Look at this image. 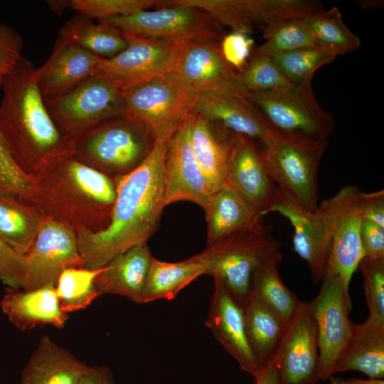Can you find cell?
<instances>
[{
	"label": "cell",
	"mask_w": 384,
	"mask_h": 384,
	"mask_svg": "<svg viewBox=\"0 0 384 384\" xmlns=\"http://www.w3.org/2000/svg\"><path fill=\"white\" fill-rule=\"evenodd\" d=\"M318 295L310 302L317 328L320 380L332 369L350 338L354 323L348 318L352 306L348 290L336 274L326 272Z\"/></svg>",
	"instance_id": "12"
},
{
	"label": "cell",
	"mask_w": 384,
	"mask_h": 384,
	"mask_svg": "<svg viewBox=\"0 0 384 384\" xmlns=\"http://www.w3.org/2000/svg\"><path fill=\"white\" fill-rule=\"evenodd\" d=\"M303 19L315 46L335 58L353 52L361 46L360 38L345 24L337 6Z\"/></svg>",
	"instance_id": "33"
},
{
	"label": "cell",
	"mask_w": 384,
	"mask_h": 384,
	"mask_svg": "<svg viewBox=\"0 0 384 384\" xmlns=\"http://www.w3.org/2000/svg\"><path fill=\"white\" fill-rule=\"evenodd\" d=\"M357 370L369 379L384 377V321L369 317L354 324L353 332L332 369V375Z\"/></svg>",
	"instance_id": "26"
},
{
	"label": "cell",
	"mask_w": 384,
	"mask_h": 384,
	"mask_svg": "<svg viewBox=\"0 0 384 384\" xmlns=\"http://www.w3.org/2000/svg\"><path fill=\"white\" fill-rule=\"evenodd\" d=\"M94 19L78 13L59 31L56 42L76 46L103 59L111 58L124 50V33L105 20Z\"/></svg>",
	"instance_id": "31"
},
{
	"label": "cell",
	"mask_w": 384,
	"mask_h": 384,
	"mask_svg": "<svg viewBox=\"0 0 384 384\" xmlns=\"http://www.w3.org/2000/svg\"><path fill=\"white\" fill-rule=\"evenodd\" d=\"M204 211L207 247L264 218L239 191L228 184L210 196Z\"/></svg>",
	"instance_id": "28"
},
{
	"label": "cell",
	"mask_w": 384,
	"mask_h": 384,
	"mask_svg": "<svg viewBox=\"0 0 384 384\" xmlns=\"http://www.w3.org/2000/svg\"><path fill=\"white\" fill-rule=\"evenodd\" d=\"M222 55L238 75L246 67L254 50L250 35L231 31L225 34L220 43Z\"/></svg>",
	"instance_id": "44"
},
{
	"label": "cell",
	"mask_w": 384,
	"mask_h": 384,
	"mask_svg": "<svg viewBox=\"0 0 384 384\" xmlns=\"http://www.w3.org/2000/svg\"><path fill=\"white\" fill-rule=\"evenodd\" d=\"M207 12L219 25L232 31L251 35L255 27L250 22L243 0H180Z\"/></svg>",
	"instance_id": "40"
},
{
	"label": "cell",
	"mask_w": 384,
	"mask_h": 384,
	"mask_svg": "<svg viewBox=\"0 0 384 384\" xmlns=\"http://www.w3.org/2000/svg\"><path fill=\"white\" fill-rule=\"evenodd\" d=\"M227 184L239 191L262 216L271 212L280 198V190L269 176L260 143L235 134L228 160Z\"/></svg>",
	"instance_id": "17"
},
{
	"label": "cell",
	"mask_w": 384,
	"mask_h": 384,
	"mask_svg": "<svg viewBox=\"0 0 384 384\" xmlns=\"http://www.w3.org/2000/svg\"><path fill=\"white\" fill-rule=\"evenodd\" d=\"M249 92H265L285 87L292 83L273 59L255 48L244 70L237 76Z\"/></svg>",
	"instance_id": "38"
},
{
	"label": "cell",
	"mask_w": 384,
	"mask_h": 384,
	"mask_svg": "<svg viewBox=\"0 0 384 384\" xmlns=\"http://www.w3.org/2000/svg\"><path fill=\"white\" fill-rule=\"evenodd\" d=\"M156 0H68V9L90 18L106 20L156 6Z\"/></svg>",
	"instance_id": "41"
},
{
	"label": "cell",
	"mask_w": 384,
	"mask_h": 384,
	"mask_svg": "<svg viewBox=\"0 0 384 384\" xmlns=\"http://www.w3.org/2000/svg\"><path fill=\"white\" fill-rule=\"evenodd\" d=\"M198 95L171 72L123 91L126 115L149 126L158 140H168L178 129Z\"/></svg>",
	"instance_id": "9"
},
{
	"label": "cell",
	"mask_w": 384,
	"mask_h": 384,
	"mask_svg": "<svg viewBox=\"0 0 384 384\" xmlns=\"http://www.w3.org/2000/svg\"><path fill=\"white\" fill-rule=\"evenodd\" d=\"M0 134L18 166L32 176L47 160L72 146L51 119L36 69L23 57L2 82Z\"/></svg>",
	"instance_id": "3"
},
{
	"label": "cell",
	"mask_w": 384,
	"mask_h": 384,
	"mask_svg": "<svg viewBox=\"0 0 384 384\" xmlns=\"http://www.w3.org/2000/svg\"><path fill=\"white\" fill-rule=\"evenodd\" d=\"M23 40L17 31L0 23V89L5 77L14 70L23 58Z\"/></svg>",
	"instance_id": "45"
},
{
	"label": "cell",
	"mask_w": 384,
	"mask_h": 384,
	"mask_svg": "<svg viewBox=\"0 0 384 384\" xmlns=\"http://www.w3.org/2000/svg\"><path fill=\"white\" fill-rule=\"evenodd\" d=\"M214 257L213 246L184 260L175 262L153 257L143 294V303L173 300L186 286L203 274H208Z\"/></svg>",
	"instance_id": "25"
},
{
	"label": "cell",
	"mask_w": 384,
	"mask_h": 384,
	"mask_svg": "<svg viewBox=\"0 0 384 384\" xmlns=\"http://www.w3.org/2000/svg\"><path fill=\"white\" fill-rule=\"evenodd\" d=\"M213 278L214 289L205 324L225 350L235 359L240 369L255 379L260 375L264 366L255 357L249 345L245 331L244 306L220 279Z\"/></svg>",
	"instance_id": "19"
},
{
	"label": "cell",
	"mask_w": 384,
	"mask_h": 384,
	"mask_svg": "<svg viewBox=\"0 0 384 384\" xmlns=\"http://www.w3.org/2000/svg\"><path fill=\"white\" fill-rule=\"evenodd\" d=\"M369 317L384 321V258L363 257L359 263Z\"/></svg>",
	"instance_id": "42"
},
{
	"label": "cell",
	"mask_w": 384,
	"mask_h": 384,
	"mask_svg": "<svg viewBox=\"0 0 384 384\" xmlns=\"http://www.w3.org/2000/svg\"><path fill=\"white\" fill-rule=\"evenodd\" d=\"M153 255L147 242L135 245L106 264L95 279L100 295L117 294L143 303L144 289Z\"/></svg>",
	"instance_id": "24"
},
{
	"label": "cell",
	"mask_w": 384,
	"mask_h": 384,
	"mask_svg": "<svg viewBox=\"0 0 384 384\" xmlns=\"http://www.w3.org/2000/svg\"><path fill=\"white\" fill-rule=\"evenodd\" d=\"M101 270L70 267L60 274L55 292L63 311L69 314L84 309L100 296L94 282Z\"/></svg>",
	"instance_id": "35"
},
{
	"label": "cell",
	"mask_w": 384,
	"mask_h": 384,
	"mask_svg": "<svg viewBox=\"0 0 384 384\" xmlns=\"http://www.w3.org/2000/svg\"><path fill=\"white\" fill-rule=\"evenodd\" d=\"M244 316L249 345L264 366L275 356L287 324L267 305L252 298L244 305Z\"/></svg>",
	"instance_id": "32"
},
{
	"label": "cell",
	"mask_w": 384,
	"mask_h": 384,
	"mask_svg": "<svg viewBox=\"0 0 384 384\" xmlns=\"http://www.w3.org/2000/svg\"><path fill=\"white\" fill-rule=\"evenodd\" d=\"M31 181L32 176L18 166L0 134V188L28 200Z\"/></svg>",
	"instance_id": "43"
},
{
	"label": "cell",
	"mask_w": 384,
	"mask_h": 384,
	"mask_svg": "<svg viewBox=\"0 0 384 384\" xmlns=\"http://www.w3.org/2000/svg\"><path fill=\"white\" fill-rule=\"evenodd\" d=\"M357 202L362 218L384 227V191L358 192Z\"/></svg>",
	"instance_id": "48"
},
{
	"label": "cell",
	"mask_w": 384,
	"mask_h": 384,
	"mask_svg": "<svg viewBox=\"0 0 384 384\" xmlns=\"http://www.w3.org/2000/svg\"><path fill=\"white\" fill-rule=\"evenodd\" d=\"M25 258L0 238V281L8 288L21 289Z\"/></svg>",
	"instance_id": "46"
},
{
	"label": "cell",
	"mask_w": 384,
	"mask_h": 384,
	"mask_svg": "<svg viewBox=\"0 0 384 384\" xmlns=\"http://www.w3.org/2000/svg\"><path fill=\"white\" fill-rule=\"evenodd\" d=\"M46 217L33 203L0 188V238L20 255L28 252Z\"/></svg>",
	"instance_id": "29"
},
{
	"label": "cell",
	"mask_w": 384,
	"mask_h": 384,
	"mask_svg": "<svg viewBox=\"0 0 384 384\" xmlns=\"http://www.w3.org/2000/svg\"><path fill=\"white\" fill-rule=\"evenodd\" d=\"M153 11L142 10L106 19L124 33L178 43L220 44L225 30L207 12L180 0L159 1Z\"/></svg>",
	"instance_id": "8"
},
{
	"label": "cell",
	"mask_w": 384,
	"mask_h": 384,
	"mask_svg": "<svg viewBox=\"0 0 384 384\" xmlns=\"http://www.w3.org/2000/svg\"><path fill=\"white\" fill-rule=\"evenodd\" d=\"M261 150L265 169L280 191L303 208L319 206L318 171L328 139L277 133Z\"/></svg>",
	"instance_id": "6"
},
{
	"label": "cell",
	"mask_w": 384,
	"mask_h": 384,
	"mask_svg": "<svg viewBox=\"0 0 384 384\" xmlns=\"http://www.w3.org/2000/svg\"><path fill=\"white\" fill-rule=\"evenodd\" d=\"M262 29L266 41L257 48L272 58L302 48L316 46L303 18L284 20Z\"/></svg>",
	"instance_id": "37"
},
{
	"label": "cell",
	"mask_w": 384,
	"mask_h": 384,
	"mask_svg": "<svg viewBox=\"0 0 384 384\" xmlns=\"http://www.w3.org/2000/svg\"><path fill=\"white\" fill-rule=\"evenodd\" d=\"M311 82L249 94L275 132L293 137L328 139L335 122L318 103Z\"/></svg>",
	"instance_id": "10"
},
{
	"label": "cell",
	"mask_w": 384,
	"mask_h": 384,
	"mask_svg": "<svg viewBox=\"0 0 384 384\" xmlns=\"http://www.w3.org/2000/svg\"><path fill=\"white\" fill-rule=\"evenodd\" d=\"M48 5L55 14L60 15L65 9H68V0L48 1Z\"/></svg>",
	"instance_id": "52"
},
{
	"label": "cell",
	"mask_w": 384,
	"mask_h": 384,
	"mask_svg": "<svg viewBox=\"0 0 384 384\" xmlns=\"http://www.w3.org/2000/svg\"><path fill=\"white\" fill-rule=\"evenodd\" d=\"M24 258L23 290L55 286L65 269L83 267L75 231L48 217L44 219Z\"/></svg>",
	"instance_id": "13"
},
{
	"label": "cell",
	"mask_w": 384,
	"mask_h": 384,
	"mask_svg": "<svg viewBox=\"0 0 384 384\" xmlns=\"http://www.w3.org/2000/svg\"><path fill=\"white\" fill-rule=\"evenodd\" d=\"M0 305L10 322L21 331L43 325L62 329L69 318L60 308L55 285L33 290L6 287Z\"/></svg>",
	"instance_id": "23"
},
{
	"label": "cell",
	"mask_w": 384,
	"mask_h": 384,
	"mask_svg": "<svg viewBox=\"0 0 384 384\" xmlns=\"http://www.w3.org/2000/svg\"><path fill=\"white\" fill-rule=\"evenodd\" d=\"M79 384H114V382L107 368L87 366Z\"/></svg>",
	"instance_id": "49"
},
{
	"label": "cell",
	"mask_w": 384,
	"mask_h": 384,
	"mask_svg": "<svg viewBox=\"0 0 384 384\" xmlns=\"http://www.w3.org/2000/svg\"><path fill=\"white\" fill-rule=\"evenodd\" d=\"M102 59L76 46L55 41L49 58L36 69L43 99L61 96L96 76Z\"/></svg>",
	"instance_id": "22"
},
{
	"label": "cell",
	"mask_w": 384,
	"mask_h": 384,
	"mask_svg": "<svg viewBox=\"0 0 384 384\" xmlns=\"http://www.w3.org/2000/svg\"><path fill=\"white\" fill-rule=\"evenodd\" d=\"M358 191L357 186H346L314 211L303 208L280 191V198L271 210L292 224L293 250L306 262L314 282L321 281L326 274L338 223Z\"/></svg>",
	"instance_id": "5"
},
{
	"label": "cell",
	"mask_w": 384,
	"mask_h": 384,
	"mask_svg": "<svg viewBox=\"0 0 384 384\" xmlns=\"http://www.w3.org/2000/svg\"><path fill=\"white\" fill-rule=\"evenodd\" d=\"M193 110L262 144H269L277 135L236 77L199 94Z\"/></svg>",
	"instance_id": "14"
},
{
	"label": "cell",
	"mask_w": 384,
	"mask_h": 384,
	"mask_svg": "<svg viewBox=\"0 0 384 384\" xmlns=\"http://www.w3.org/2000/svg\"><path fill=\"white\" fill-rule=\"evenodd\" d=\"M274 359L280 384L320 380L317 328L310 302H302L287 323Z\"/></svg>",
	"instance_id": "15"
},
{
	"label": "cell",
	"mask_w": 384,
	"mask_h": 384,
	"mask_svg": "<svg viewBox=\"0 0 384 384\" xmlns=\"http://www.w3.org/2000/svg\"><path fill=\"white\" fill-rule=\"evenodd\" d=\"M87 366L45 336L25 365L20 384H79Z\"/></svg>",
	"instance_id": "27"
},
{
	"label": "cell",
	"mask_w": 384,
	"mask_h": 384,
	"mask_svg": "<svg viewBox=\"0 0 384 384\" xmlns=\"http://www.w3.org/2000/svg\"><path fill=\"white\" fill-rule=\"evenodd\" d=\"M156 140L149 126L124 115L71 139L72 154L81 164L107 176L120 178L146 160Z\"/></svg>",
	"instance_id": "4"
},
{
	"label": "cell",
	"mask_w": 384,
	"mask_h": 384,
	"mask_svg": "<svg viewBox=\"0 0 384 384\" xmlns=\"http://www.w3.org/2000/svg\"><path fill=\"white\" fill-rule=\"evenodd\" d=\"M211 246L214 257L208 274L220 279L243 306L249 298L255 271L282 260L281 243L273 236L272 227L263 219Z\"/></svg>",
	"instance_id": "7"
},
{
	"label": "cell",
	"mask_w": 384,
	"mask_h": 384,
	"mask_svg": "<svg viewBox=\"0 0 384 384\" xmlns=\"http://www.w3.org/2000/svg\"><path fill=\"white\" fill-rule=\"evenodd\" d=\"M168 140H156L146 160L118 178L109 225L97 233H77L83 267L99 270L131 247L147 242L158 229L164 202V164Z\"/></svg>",
	"instance_id": "1"
},
{
	"label": "cell",
	"mask_w": 384,
	"mask_h": 384,
	"mask_svg": "<svg viewBox=\"0 0 384 384\" xmlns=\"http://www.w3.org/2000/svg\"><path fill=\"white\" fill-rule=\"evenodd\" d=\"M361 240L364 257L384 258V227L362 218Z\"/></svg>",
	"instance_id": "47"
},
{
	"label": "cell",
	"mask_w": 384,
	"mask_h": 384,
	"mask_svg": "<svg viewBox=\"0 0 384 384\" xmlns=\"http://www.w3.org/2000/svg\"><path fill=\"white\" fill-rule=\"evenodd\" d=\"M283 75L293 84L311 81L314 73L332 63L335 57L316 46L302 48L272 58Z\"/></svg>",
	"instance_id": "39"
},
{
	"label": "cell",
	"mask_w": 384,
	"mask_h": 384,
	"mask_svg": "<svg viewBox=\"0 0 384 384\" xmlns=\"http://www.w3.org/2000/svg\"><path fill=\"white\" fill-rule=\"evenodd\" d=\"M188 117L192 151L212 195L227 185L228 160L235 133L194 110Z\"/></svg>",
	"instance_id": "20"
},
{
	"label": "cell",
	"mask_w": 384,
	"mask_h": 384,
	"mask_svg": "<svg viewBox=\"0 0 384 384\" xmlns=\"http://www.w3.org/2000/svg\"><path fill=\"white\" fill-rule=\"evenodd\" d=\"M118 178L77 161L70 149L43 164L32 175L29 201L46 217L75 233H97L110 224Z\"/></svg>",
	"instance_id": "2"
},
{
	"label": "cell",
	"mask_w": 384,
	"mask_h": 384,
	"mask_svg": "<svg viewBox=\"0 0 384 384\" xmlns=\"http://www.w3.org/2000/svg\"><path fill=\"white\" fill-rule=\"evenodd\" d=\"M328 379H329V384H384L383 379H343L341 378L335 377L334 375H331Z\"/></svg>",
	"instance_id": "51"
},
{
	"label": "cell",
	"mask_w": 384,
	"mask_h": 384,
	"mask_svg": "<svg viewBox=\"0 0 384 384\" xmlns=\"http://www.w3.org/2000/svg\"><path fill=\"white\" fill-rule=\"evenodd\" d=\"M279 264V262H271L255 271L248 299L252 298L262 302L287 324L302 302L281 279Z\"/></svg>",
	"instance_id": "34"
},
{
	"label": "cell",
	"mask_w": 384,
	"mask_h": 384,
	"mask_svg": "<svg viewBox=\"0 0 384 384\" xmlns=\"http://www.w3.org/2000/svg\"><path fill=\"white\" fill-rule=\"evenodd\" d=\"M169 72L198 94L212 90L237 76L224 59L220 44L208 43H175Z\"/></svg>",
	"instance_id": "21"
},
{
	"label": "cell",
	"mask_w": 384,
	"mask_h": 384,
	"mask_svg": "<svg viewBox=\"0 0 384 384\" xmlns=\"http://www.w3.org/2000/svg\"><path fill=\"white\" fill-rule=\"evenodd\" d=\"M359 191L351 198L338 223L326 271L337 274L348 290L364 257L361 240L362 215L357 202Z\"/></svg>",
	"instance_id": "30"
},
{
	"label": "cell",
	"mask_w": 384,
	"mask_h": 384,
	"mask_svg": "<svg viewBox=\"0 0 384 384\" xmlns=\"http://www.w3.org/2000/svg\"><path fill=\"white\" fill-rule=\"evenodd\" d=\"M252 25L263 28L291 18H304L324 10L314 0H243Z\"/></svg>",
	"instance_id": "36"
},
{
	"label": "cell",
	"mask_w": 384,
	"mask_h": 384,
	"mask_svg": "<svg viewBox=\"0 0 384 384\" xmlns=\"http://www.w3.org/2000/svg\"><path fill=\"white\" fill-rule=\"evenodd\" d=\"M44 102L55 126L70 139L127 114L123 91L97 75L61 96Z\"/></svg>",
	"instance_id": "11"
},
{
	"label": "cell",
	"mask_w": 384,
	"mask_h": 384,
	"mask_svg": "<svg viewBox=\"0 0 384 384\" xmlns=\"http://www.w3.org/2000/svg\"><path fill=\"white\" fill-rule=\"evenodd\" d=\"M383 4V1L377 0H368V1H359V4L362 8L365 9H373L378 7H380Z\"/></svg>",
	"instance_id": "53"
},
{
	"label": "cell",
	"mask_w": 384,
	"mask_h": 384,
	"mask_svg": "<svg viewBox=\"0 0 384 384\" xmlns=\"http://www.w3.org/2000/svg\"><path fill=\"white\" fill-rule=\"evenodd\" d=\"M255 384H280L274 358L264 366L260 375L255 379Z\"/></svg>",
	"instance_id": "50"
},
{
	"label": "cell",
	"mask_w": 384,
	"mask_h": 384,
	"mask_svg": "<svg viewBox=\"0 0 384 384\" xmlns=\"http://www.w3.org/2000/svg\"><path fill=\"white\" fill-rule=\"evenodd\" d=\"M188 115L167 141L163 174L164 202L166 206L188 201L204 210L210 195L192 151Z\"/></svg>",
	"instance_id": "18"
},
{
	"label": "cell",
	"mask_w": 384,
	"mask_h": 384,
	"mask_svg": "<svg viewBox=\"0 0 384 384\" xmlns=\"http://www.w3.org/2000/svg\"><path fill=\"white\" fill-rule=\"evenodd\" d=\"M128 45L102 59L97 76L124 91L169 72L175 43L124 33Z\"/></svg>",
	"instance_id": "16"
}]
</instances>
